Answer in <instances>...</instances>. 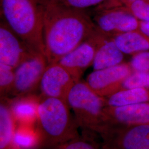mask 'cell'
<instances>
[{"label": "cell", "mask_w": 149, "mask_h": 149, "mask_svg": "<svg viewBox=\"0 0 149 149\" xmlns=\"http://www.w3.org/2000/svg\"><path fill=\"white\" fill-rule=\"evenodd\" d=\"M43 19L45 55L48 64L64 55L94 35L96 25L84 10L50 0H39Z\"/></svg>", "instance_id": "1"}, {"label": "cell", "mask_w": 149, "mask_h": 149, "mask_svg": "<svg viewBox=\"0 0 149 149\" xmlns=\"http://www.w3.org/2000/svg\"><path fill=\"white\" fill-rule=\"evenodd\" d=\"M70 109L67 102L61 99L42 97L37 122L42 138L40 148L53 149L80 136Z\"/></svg>", "instance_id": "2"}, {"label": "cell", "mask_w": 149, "mask_h": 149, "mask_svg": "<svg viewBox=\"0 0 149 149\" xmlns=\"http://www.w3.org/2000/svg\"><path fill=\"white\" fill-rule=\"evenodd\" d=\"M3 20L33 51L45 55L39 0H0Z\"/></svg>", "instance_id": "3"}, {"label": "cell", "mask_w": 149, "mask_h": 149, "mask_svg": "<svg viewBox=\"0 0 149 149\" xmlns=\"http://www.w3.org/2000/svg\"><path fill=\"white\" fill-rule=\"evenodd\" d=\"M67 103L73 111L79 128L100 136L106 130V99L97 95L86 82L80 80L74 84L68 96Z\"/></svg>", "instance_id": "4"}, {"label": "cell", "mask_w": 149, "mask_h": 149, "mask_svg": "<svg viewBox=\"0 0 149 149\" xmlns=\"http://www.w3.org/2000/svg\"><path fill=\"white\" fill-rule=\"evenodd\" d=\"M100 136L105 149H149V125H110Z\"/></svg>", "instance_id": "5"}, {"label": "cell", "mask_w": 149, "mask_h": 149, "mask_svg": "<svg viewBox=\"0 0 149 149\" xmlns=\"http://www.w3.org/2000/svg\"><path fill=\"white\" fill-rule=\"evenodd\" d=\"M93 22L98 31L110 38L127 32L138 31L140 28V21L123 6H101Z\"/></svg>", "instance_id": "6"}, {"label": "cell", "mask_w": 149, "mask_h": 149, "mask_svg": "<svg viewBox=\"0 0 149 149\" xmlns=\"http://www.w3.org/2000/svg\"><path fill=\"white\" fill-rule=\"evenodd\" d=\"M48 65L45 56L38 53L24 61L15 70V81L10 95L17 97L33 94L39 87Z\"/></svg>", "instance_id": "7"}, {"label": "cell", "mask_w": 149, "mask_h": 149, "mask_svg": "<svg viewBox=\"0 0 149 149\" xmlns=\"http://www.w3.org/2000/svg\"><path fill=\"white\" fill-rule=\"evenodd\" d=\"M133 72L129 64L122 63L88 74L86 84L99 96L106 98L120 90L123 83Z\"/></svg>", "instance_id": "8"}, {"label": "cell", "mask_w": 149, "mask_h": 149, "mask_svg": "<svg viewBox=\"0 0 149 149\" xmlns=\"http://www.w3.org/2000/svg\"><path fill=\"white\" fill-rule=\"evenodd\" d=\"M3 19L0 25V64L16 68L34 54Z\"/></svg>", "instance_id": "9"}, {"label": "cell", "mask_w": 149, "mask_h": 149, "mask_svg": "<svg viewBox=\"0 0 149 149\" xmlns=\"http://www.w3.org/2000/svg\"><path fill=\"white\" fill-rule=\"evenodd\" d=\"M76 83L69 72L59 63L48 64L39 86L41 96L56 98L67 102L70 91Z\"/></svg>", "instance_id": "10"}, {"label": "cell", "mask_w": 149, "mask_h": 149, "mask_svg": "<svg viewBox=\"0 0 149 149\" xmlns=\"http://www.w3.org/2000/svg\"><path fill=\"white\" fill-rule=\"evenodd\" d=\"M98 31L77 48L64 55L58 62L71 75L76 82L91 65H93L97 50Z\"/></svg>", "instance_id": "11"}, {"label": "cell", "mask_w": 149, "mask_h": 149, "mask_svg": "<svg viewBox=\"0 0 149 149\" xmlns=\"http://www.w3.org/2000/svg\"><path fill=\"white\" fill-rule=\"evenodd\" d=\"M104 111L108 127L149 125V103L122 106H106Z\"/></svg>", "instance_id": "12"}, {"label": "cell", "mask_w": 149, "mask_h": 149, "mask_svg": "<svg viewBox=\"0 0 149 149\" xmlns=\"http://www.w3.org/2000/svg\"><path fill=\"white\" fill-rule=\"evenodd\" d=\"M42 96L33 94L9 99L12 116L17 124L35 125Z\"/></svg>", "instance_id": "13"}, {"label": "cell", "mask_w": 149, "mask_h": 149, "mask_svg": "<svg viewBox=\"0 0 149 149\" xmlns=\"http://www.w3.org/2000/svg\"><path fill=\"white\" fill-rule=\"evenodd\" d=\"M124 55L112 38L108 37L99 32L96 54L92 65L94 70L106 69L122 64Z\"/></svg>", "instance_id": "14"}, {"label": "cell", "mask_w": 149, "mask_h": 149, "mask_svg": "<svg viewBox=\"0 0 149 149\" xmlns=\"http://www.w3.org/2000/svg\"><path fill=\"white\" fill-rule=\"evenodd\" d=\"M17 125L11 111L9 98L1 97L0 149H21L15 140Z\"/></svg>", "instance_id": "15"}, {"label": "cell", "mask_w": 149, "mask_h": 149, "mask_svg": "<svg viewBox=\"0 0 149 149\" xmlns=\"http://www.w3.org/2000/svg\"><path fill=\"white\" fill-rule=\"evenodd\" d=\"M112 39L124 54L134 55L149 51V37L140 29L123 33Z\"/></svg>", "instance_id": "16"}, {"label": "cell", "mask_w": 149, "mask_h": 149, "mask_svg": "<svg viewBox=\"0 0 149 149\" xmlns=\"http://www.w3.org/2000/svg\"><path fill=\"white\" fill-rule=\"evenodd\" d=\"M105 99L108 106H122L149 103V88L133 87L123 89Z\"/></svg>", "instance_id": "17"}, {"label": "cell", "mask_w": 149, "mask_h": 149, "mask_svg": "<svg viewBox=\"0 0 149 149\" xmlns=\"http://www.w3.org/2000/svg\"><path fill=\"white\" fill-rule=\"evenodd\" d=\"M17 144L21 149H34L40 147L42 138L34 125L17 124L15 132Z\"/></svg>", "instance_id": "18"}, {"label": "cell", "mask_w": 149, "mask_h": 149, "mask_svg": "<svg viewBox=\"0 0 149 149\" xmlns=\"http://www.w3.org/2000/svg\"><path fill=\"white\" fill-rule=\"evenodd\" d=\"M52 149H105L88 135L79 136Z\"/></svg>", "instance_id": "19"}, {"label": "cell", "mask_w": 149, "mask_h": 149, "mask_svg": "<svg viewBox=\"0 0 149 149\" xmlns=\"http://www.w3.org/2000/svg\"><path fill=\"white\" fill-rule=\"evenodd\" d=\"M15 81V69L4 64H0L1 97H7L11 93Z\"/></svg>", "instance_id": "20"}, {"label": "cell", "mask_w": 149, "mask_h": 149, "mask_svg": "<svg viewBox=\"0 0 149 149\" xmlns=\"http://www.w3.org/2000/svg\"><path fill=\"white\" fill-rule=\"evenodd\" d=\"M125 7L139 21L149 22V0H137Z\"/></svg>", "instance_id": "21"}, {"label": "cell", "mask_w": 149, "mask_h": 149, "mask_svg": "<svg viewBox=\"0 0 149 149\" xmlns=\"http://www.w3.org/2000/svg\"><path fill=\"white\" fill-rule=\"evenodd\" d=\"M133 87L149 88V72H133L124 80L121 90Z\"/></svg>", "instance_id": "22"}, {"label": "cell", "mask_w": 149, "mask_h": 149, "mask_svg": "<svg viewBox=\"0 0 149 149\" xmlns=\"http://www.w3.org/2000/svg\"><path fill=\"white\" fill-rule=\"evenodd\" d=\"M129 64L133 72L149 73V51L134 55Z\"/></svg>", "instance_id": "23"}, {"label": "cell", "mask_w": 149, "mask_h": 149, "mask_svg": "<svg viewBox=\"0 0 149 149\" xmlns=\"http://www.w3.org/2000/svg\"><path fill=\"white\" fill-rule=\"evenodd\" d=\"M68 7L84 10L85 8L103 4L109 0H50Z\"/></svg>", "instance_id": "24"}, {"label": "cell", "mask_w": 149, "mask_h": 149, "mask_svg": "<svg viewBox=\"0 0 149 149\" xmlns=\"http://www.w3.org/2000/svg\"><path fill=\"white\" fill-rule=\"evenodd\" d=\"M137 0H109L102 5L107 7H126Z\"/></svg>", "instance_id": "25"}, {"label": "cell", "mask_w": 149, "mask_h": 149, "mask_svg": "<svg viewBox=\"0 0 149 149\" xmlns=\"http://www.w3.org/2000/svg\"><path fill=\"white\" fill-rule=\"evenodd\" d=\"M139 29L149 37V22L140 21Z\"/></svg>", "instance_id": "26"}]
</instances>
